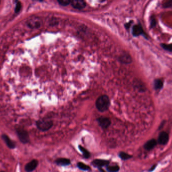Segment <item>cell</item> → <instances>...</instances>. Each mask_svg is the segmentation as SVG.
Listing matches in <instances>:
<instances>
[{
  "label": "cell",
  "instance_id": "5",
  "mask_svg": "<svg viewBox=\"0 0 172 172\" xmlns=\"http://www.w3.org/2000/svg\"><path fill=\"white\" fill-rule=\"evenodd\" d=\"M70 5L73 8L78 10L83 9L86 7V3L82 0H73L71 1Z\"/></svg>",
  "mask_w": 172,
  "mask_h": 172
},
{
  "label": "cell",
  "instance_id": "2",
  "mask_svg": "<svg viewBox=\"0 0 172 172\" xmlns=\"http://www.w3.org/2000/svg\"><path fill=\"white\" fill-rule=\"evenodd\" d=\"M53 123L52 120L48 119H42L36 122V126L42 131H46L52 127Z\"/></svg>",
  "mask_w": 172,
  "mask_h": 172
},
{
  "label": "cell",
  "instance_id": "11",
  "mask_svg": "<svg viewBox=\"0 0 172 172\" xmlns=\"http://www.w3.org/2000/svg\"><path fill=\"white\" fill-rule=\"evenodd\" d=\"M56 164L62 166H66L70 164V160L69 159L66 158H58L56 160Z\"/></svg>",
  "mask_w": 172,
  "mask_h": 172
},
{
  "label": "cell",
  "instance_id": "16",
  "mask_svg": "<svg viewBox=\"0 0 172 172\" xmlns=\"http://www.w3.org/2000/svg\"><path fill=\"white\" fill-rule=\"evenodd\" d=\"M79 148L81 152L82 153L83 156L85 158H88L90 156V152H88L87 149H86V148H84L83 146H81V145H79Z\"/></svg>",
  "mask_w": 172,
  "mask_h": 172
},
{
  "label": "cell",
  "instance_id": "7",
  "mask_svg": "<svg viewBox=\"0 0 172 172\" xmlns=\"http://www.w3.org/2000/svg\"><path fill=\"white\" fill-rule=\"evenodd\" d=\"M109 164V161L101 159H96L92 162V165L99 168H102L103 167L107 166Z\"/></svg>",
  "mask_w": 172,
  "mask_h": 172
},
{
  "label": "cell",
  "instance_id": "13",
  "mask_svg": "<svg viewBox=\"0 0 172 172\" xmlns=\"http://www.w3.org/2000/svg\"><path fill=\"white\" fill-rule=\"evenodd\" d=\"M156 140L155 139H151L144 144V147L146 150H151V149H152V148H154V146H156Z\"/></svg>",
  "mask_w": 172,
  "mask_h": 172
},
{
  "label": "cell",
  "instance_id": "18",
  "mask_svg": "<svg viewBox=\"0 0 172 172\" xmlns=\"http://www.w3.org/2000/svg\"><path fill=\"white\" fill-rule=\"evenodd\" d=\"M106 169L108 172H118L119 171L120 168L117 165L106 166Z\"/></svg>",
  "mask_w": 172,
  "mask_h": 172
},
{
  "label": "cell",
  "instance_id": "14",
  "mask_svg": "<svg viewBox=\"0 0 172 172\" xmlns=\"http://www.w3.org/2000/svg\"><path fill=\"white\" fill-rule=\"evenodd\" d=\"M154 87L155 90H160L164 87V82L160 79H155L154 82Z\"/></svg>",
  "mask_w": 172,
  "mask_h": 172
},
{
  "label": "cell",
  "instance_id": "19",
  "mask_svg": "<svg viewBox=\"0 0 172 172\" xmlns=\"http://www.w3.org/2000/svg\"><path fill=\"white\" fill-rule=\"evenodd\" d=\"M77 166L81 170L89 171L91 169L90 167L87 164H85L84 163H83V162H78L77 164Z\"/></svg>",
  "mask_w": 172,
  "mask_h": 172
},
{
  "label": "cell",
  "instance_id": "6",
  "mask_svg": "<svg viewBox=\"0 0 172 172\" xmlns=\"http://www.w3.org/2000/svg\"><path fill=\"white\" fill-rule=\"evenodd\" d=\"M132 34L134 36H138L140 35H144V31L140 24L134 25L132 27Z\"/></svg>",
  "mask_w": 172,
  "mask_h": 172
},
{
  "label": "cell",
  "instance_id": "12",
  "mask_svg": "<svg viewBox=\"0 0 172 172\" xmlns=\"http://www.w3.org/2000/svg\"><path fill=\"white\" fill-rule=\"evenodd\" d=\"M2 138L3 140L5 141L7 145H8V147L10 148H14L15 147V144L13 141L10 139V138L7 136L6 135H2Z\"/></svg>",
  "mask_w": 172,
  "mask_h": 172
},
{
  "label": "cell",
  "instance_id": "10",
  "mask_svg": "<svg viewBox=\"0 0 172 172\" xmlns=\"http://www.w3.org/2000/svg\"><path fill=\"white\" fill-rule=\"evenodd\" d=\"M28 25L30 28H38L41 25V23L40 20H38V19L34 18L28 21Z\"/></svg>",
  "mask_w": 172,
  "mask_h": 172
},
{
  "label": "cell",
  "instance_id": "15",
  "mask_svg": "<svg viewBox=\"0 0 172 172\" xmlns=\"http://www.w3.org/2000/svg\"><path fill=\"white\" fill-rule=\"evenodd\" d=\"M120 60L121 61V62L124 63H126V64H128V63H130L132 62L131 57L128 54H125L123 55L121 57Z\"/></svg>",
  "mask_w": 172,
  "mask_h": 172
},
{
  "label": "cell",
  "instance_id": "9",
  "mask_svg": "<svg viewBox=\"0 0 172 172\" xmlns=\"http://www.w3.org/2000/svg\"><path fill=\"white\" fill-rule=\"evenodd\" d=\"M169 141V135L166 132H162L160 133L158 137V143L162 145L167 144Z\"/></svg>",
  "mask_w": 172,
  "mask_h": 172
},
{
  "label": "cell",
  "instance_id": "25",
  "mask_svg": "<svg viewBox=\"0 0 172 172\" xmlns=\"http://www.w3.org/2000/svg\"><path fill=\"white\" fill-rule=\"evenodd\" d=\"M99 169L100 172H105L102 168H99Z\"/></svg>",
  "mask_w": 172,
  "mask_h": 172
},
{
  "label": "cell",
  "instance_id": "24",
  "mask_svg": "<svg viewBox=\"0 0 172 172\" xmlns=\"http://www.w3.org/2000/svg\"><path fill=\"white\" fill-rule=\"evenodd\" d=\"M21 8V4L20 2H17L16 3V7H15V13H18L20 11Z\"/></svg>",
  "mask_w": 172,
  "mask_h": 172
},
{
  "label": "cell",
  "instance_id": "3",
  "mask_svg": "<svg viewBox=\"0 0 172 172\" xmlns=\"http://www.w3.org/2000/svg\"><path fill=\"white\" fill-rule=\"evenodd\" d=\"M18 137L21 141L23 143H26L29 141V137L27 132L22 129H18L17 130Z\"/></svg>",
  "mask_w": 172,
  "mask_h": 172
},
{
  "label": "cell",
  "instance_id": "21",
  "mask_svg": "<svg viewBox=\"0 0 172 172\" xmlns=\"http://www.w3.org/2000/svg\"><path fill=\"white\" fill-rule=\"evenodd\" d=\"M163 7L165 9L172 8V0L167 1L163 4Z\"/></svg>",
  "mask_w": 172,
  "mask_h": 172
},
{
  "label": "cell",
  "instance_id": "1",
  "mask_svg": "<svg viewBox=\"0 0 172 172\" xmlns=\"http://www.w3.org/2000/svg\"><path fill=\"white\" fill-rule=\"evenodd\" d=\"M110 106V100L108 96L103 95L96 100V106L98 111L103 112L108 110Z\"/></svg>",
  "mask_w": 172,
  "mask_h": 172
},
{
  "label": "cell",
  "instance_id": "8",
  "mask_svg": "<svg viewBox=\"0 0 172 172\" xmlns=\"http://www.w3.org/2000/svg\"><path fill=\"white\" fill-rule=\"evenodd\" d=\"M38 162L36 160H33L28 162L25 167V169L27 172H31L34 171L38 166Z\"/></svg>",
  "mask_w": 172,
  "mask_h": 172
},
{
  "label": "cell",
  "instance_id": "26",
  "mask_svg": "<svg viewBox=\"0 0 172 172\" xmlns=\"http://www.w3.org/2000/svg\"></svg>",
  "mask_w": 172,
  "mask_h": 172
},
{
  "label": "cell",
  "instance_id": "4",
  "mask_svg": "<svg viewBox=\"0 0 172 172\" xmlns=\"http://www.w3.org/2000/svg\"><path fill=\"white\" fill-rule=\"evenodd\" d=\"M98 124L102 129H107L111 125V120L109 118L101 117L98 119Z\"/></svg>",
  "mask_w": 172,
  "mask_h": 172
},
{
  "label": "cell",
  "instance_id": "22",
  "mask_svg": "<svg viewBox=\"0 0 172 172\" xmlns=\"http://www.w3.org/2000/svg\"><path fill=\"white\" fill-rule=\"evenodd\" d=\"M58 2L60 4V5L63 6H68V5L70 4L71 1L70 0H59Z\"/></svg>",
  "mask_w": 172,
  "mask_h": 172
},
{
  "label": "cell",
  "instance_id": "23",
  "mask_svg": "<svg viewBox=\"0 0 172 172\" xmlns=\"http://www.w3.org/2000/svg\"><path fill=\"white\" fill-rule=\"evenodd\" d=\"M156 25V18L154 16L152 17L150 20V28H153L155 27Z\"/></svg>",
  "mask_w": 172,
  "mask_h": 172
},
{
  "label": "cell",
  "instance_id": "17",
  "mask_svg": "<svg viewBox=\"0 0 172 172\" xmlns=\"http://www.w3.org/2000/svg\"><path fill=\"white\" fill-rule=\"evenodd\" d=\"M118 156H119V158H120L121 160H127L128 159L131 158L132 157L131 155H130V154H128L125 153V152H119V154H118Z\"/></svg>",
  "mask_w": 172,
  "mask_h": 172
},
{
  "label": "cell",
  "instance_id": "20",
  "mask_svg": "<svg viewBox=\"0 0 172 172\" xmlns=\"http://www.w3.org/2000/svg\"><path fill=\"white\" fill-rule=\"evenodd\" d=\"M160 46L162 47L163 49H164L165 50L172 52V44H160Z\"/></svg>",
  "mask_w": 172,
  "mask_h": 172
}]
</instances>
